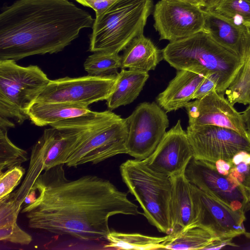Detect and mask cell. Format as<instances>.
Returning a JSON list of instances; mask_svg holds the SVG:
<instances>
[{
    "mask_svg": "<svg viewBox=\"0 0 250 250\" xmlns=\"http://www.w3.org/2000/svg\"><path fill=\"white\" fill-rule=\"evenodd\" d=\"M64 165L44 170L35 181L31 188L36 190L35 199L21 210L29 228L83 241L106 242L111 216L140 213L127 193L110 181L92 175L69 180Z\"/></svg>",
    "mask_w": 250,
    "mask_h": 250,
    "instance_id": "obj_1",
    "label": "cell"
},
{
    "mask_svg": "<svg viewBox=\"0 0 250 250\" xmlns=\"http://www.w3.org/2000/svg\"><path fill=\"white\" fill-rule=\"evenodd\" d=\"M94 21L69 0H17L0 14V60L58 53Z\"/></svg>",
    "mask_w": 250,
    "mask_h": 250,
    "instance_id": "obj_2",
    "label": "cell"
},
{
    "mask_svg": "<svg viewBox=\"0 0 250 250\" xmlns=\"http://www.w3.org/2000/svg\"><path fill=\"white\" fill-rule=\"evenodd\" d=\"M162 53L163 59L177 70L217 74L221 80L219 93L223 94L243 63L241 56L217 43L204 29L170 42Z\"/></svg>",
    "mask_w": 250,
    "mask_h": 250,
    "instance_id": "obj_3",
    "label": "cell"
},
{
    "mask_svg": "<svg viewBox=\"0 0 250 250\" xmlns=\"http://www.w3.org/2000/svg\"><path fill=\"white\" fill-rule=\"evenodd\" d=\"M120 172L123 181L140 205L148 222L161 232L172 233L171 177L153 169L143 160L135 159L123 163Z\"/></svg>",
    "mask_w": 250,
    "mask_h": 250,
    "instance_id": "obj_4",
    "label": "cell"
},
{
    "mask_svg": "<svg viewBox=\"0 0 250 250\" xmlns=\"http://www.w3.org/2000/svg\"><path fill=\"white\" fill-rule=\"evenodd\" d=\"M152 0H117L96 16L89 35L88 50L118 54L143 34Z\"/></svg>",
    "mask_w": 250,
    "mask_h": 250,
    "instance_id": "obj_5",
    "label": "cell"
},
{
    "mask_svg": "<svg viewBox=\"0 0 250 250\" xmlns=\"http://www.w3.org/2000/svg\"><path fill=\"white\" fill-rule=\"evenodd\" d=\"M128 132L126 119L110 110L102 111L93 122L83 125L63 160L68 167L90 163L97 164L126 153Z\"/></svg>",
    "mask_w": 250,
    "mask_h": 250,
    "instance_id": "obj_6",
    "label": "cell"
},
{
    "mask_svg": "<svg viewBox=\"0 0 250 250\" xmlns=\"http://www.w3.org/2000/svg\"><path fill=\"white\" fill-rule=\"evenodd\" d=\"M50 80L37 65L21 66L12 60H0V117L23 123Z\"/></svg>",
    "mask_w": 250,
    "mask_h": 250,
    "instance_id": "obj_7",
    "label": "cell"
},
{
    "mask_svg": "<svg viewBox=\"0 0 250 250\" xmlns=\"http://www.w3.org/2000/svg\"><path fill=\"white\" fill-rule=\"evenodd\" d=\"M79 132L77 128L58 129L52 127L44 130L32 147L28 168L22 183L12 193L20 208L21 209L25 197L39 175L44 170L63 164V158Z\"/></svg>",
    "mask_w": 250,
    "mask_h": 250,
    "instance_id": "obj_8",
    "label": "cell"
},
{
    "mask_svg": "<svg viewBox=\"0 0 250 250\" xmlns=\"http://www.w3.org/2000/svg\"><path fill=\"white\" fill-rule=\"evenodd\" d=\"M191 189L194 218L188 228H201L229 245L233 238L245 234V212L231 208L192 184Z\"/></svg>",
    "mask_w": 250,
    "mask_h": 250,
    "instance_id": "obj_9",
    "label": "cell"
},
{
    "mask_svg": "<svg viewBox=\"0 0 250 250\" xmlns=\"http://www.w3.org/2000/svg\"><path fill=\"white\" fill-rule=\"evenodd\" d=\"M126 120L128 127L126 154L135 159L145 160L153 152L166 133L167 116L156 103L144 102Z\"/></svg>",
    "mask_w": 250,
    "mask_h": 250,
    "instance_id": "obj_10",
    "label": "cell"
},
{
    "mask_svg": "<svg viewBox=\"0 0 250 250\" xmlns=\"http://www.w3.org/2000/svg\"><path fill=\"white\" fill-rule=\"evenodd\" d=\"M186 132L196 159L212 164L219 160L231 163L238 153H250V134L214 125H188Z\"/></svg>",
    "mask_w": 250,
    "mask_h": 250,
    "instance_id": "obj_11",
    "label": "cell"
},
{
    "mask_svg": "<svg viewBox=\"0 0 250 250\" xmlns=\"http://www.w3.org/2000/svg\"><path fill=\"white\" fill-rule=\"evenodd\" d=\"M116 78L117 75L104 77L87 75L50 80L35 102L64 103L88 106L95 102L107 99L113 91Z\"/></svg>",
    "mask_w": 250,
    "mask_h": 250,
    "instance_id": "obj_12",
    "label": "cell"
},
{
    "mask_svg": "<svg viewBox=\"0 0 250 250\" xmlns=\"http://www.w3.org/2000/svg\"><path fill=\"white\" fill-rule=\"evenodd\" d=\"M185 174L191 184L234 210L245 212L250 204L243 186L214 164L192 158Z\"/></svg>",
    "mask_w": 250,
    "mask_h": 250,
    "instance_id": "obj_13",
    "label": "cell"
},
{
    "mask_svg": "<svg viewBox=\"0 0 250 250\" xmlns=\"http://www.w3.org/2000/svg\"><path fill=\"white\" fill-rule=\"evenodd\" d=\"M153 18L160 40L173 42L202 30L205 16L204 10L191 4L161 0L154 6Z\"/></svg>",
    "mask_w": 250,
    "mask_h": 250,
    "instance_id": "obj_14",
    "label": "cell"
},
{
    "mask_svg": "<svg viewBox=\"0 0 250 250\" xmlns=\"http://www.w3.org/2000/svg\"><path fill=\"white\" fill-rule=\"evenodd\" d=\"M184 107L190 126L214 125L231 129L244 135L250 134L242 114L236 110L224 94L216 90L189 102Z\"/></svg>",
    "mask_w": 250,
    "mask_h": 250,
    "instance_id": "obj_15",
    "label": "cell"
},
{
    "mask_svg": "<svg viewBox=\"0 0 250 250\" xmlns=\"http://www.w3.org/2000/svg\"><path fill=\"white\" fill-rule=\"evenodd\" d=\"M193 157L187 133L179 120L166 132L153 152L143 161L153 169L173 177L185 173Z\"/></svg>",
    "mask_w": 250,
    "mask_h": 250,
    "instance_id": "obj_16",
    "label": "cell"
},
{
    "mask_svg": "<svg viewBox=\"0 0 250 250\" xmlns=\"http://www.w3.org/2000/svg\"><path fill=\"white\" fill-rule=\"evenodd\" d=\"M208 74L188 70H178L176 76L156 98L167 112L176 111L192 100L197 88Z\"/></svg>",
    "mask_w": 250,
    "mask_h": 250,
    "instance_id": "obj_17",
    "label": "cell"
},
{
    "mask_svg": "<svg viewBox=\"0 0 250 250\" xmlns=\"http://www.w3.org/2000/svg\"><path fill=\"white\" fill-rule=\"evenodd\" d=\"M203 29L221 46L241 56L250 29L237 25L210 11L204 10Z\"/></svg>",
    "mask_w": 250,
    "mask_h": 250,
    "instance_id": "obj_18",
    "label": "cell"
},
{
    "mask_svg": "<svg viewBox=\"0 0 250 250\" xmlns=\"http://www.w3.org/2000/svg\"><path fill=\"white\" fill-rule=\"evenodd\" d=\"M171 178L172 188L170 213L173 231H175L184 229L192 224L194 208L191 184L185 174Z\"/></svg>",
    "mask_w": 250,
    "mask_h": 250,
    "instance_id": "obj_19",
    "label": "cell"
},
{
    "mask_svg": "<svg viewBox=\"0 0 250 250\" xmlns=\"http://www.w3.org/2000/svg\"><path fill=\"white\" fill-rule=\"evenodd\" d=\"M93 112L88 106L64 103H34L28 111V118L38 126L53 124Z\"/></svg>",
    "mask_w": 250,
    "mask_h": 250,
    "instance_id": "obj_20",
    "label": "cell"
},
{
    "mask_svg": "<svg viewBox=\"0 0 250 250\" xmlns=\"http://www.w3.org/2000/svg\"><path fill=\"white\" fill-rule=\"evenodd\" d=\"M163 59L162 50L144 34L135 38L125 49L122 68L148 72Z\"/></svg>",
    "mask_w": 250,
    "mask_h": 250,
    "instance_id": "obj_21",
    "label": "cell"
},
{
    "mask_svg": "<svg viewBox=\"0 0 250 250\" xmlns=\"http://www.w3.org/2000/svg\"><path fill=\"white\" fill-rule=\"evenodd\" d=\"M148 78L147 72L122 68L117 75L113 91L106 100L107 107L113 110L132 103L143 90Z\"/></svg>",
    "mask_w": 250,
    "mask_h": 250,
    "instance_id": "obj_22",
    "label": "cell"
},
{
    "mask_svg": "<svg viewBox=\"0 0 250 250\" xmlns=\"http://www.w3.org/2000/svg\"><path fill=\"white\" fill-rule=\"evenodd\" d=\"M164 249L173 250L218 249L228 243L199 227L187 228L167 235Z\"/></svg>",
    "mask_w": 250,
    "mask_h": 250,
    "instance_id": "obj_23",
    "label": "cell"
},
{
    "mask_svg": "<svg viewBox=\"0 0 250 250\" xmlns=\"http://www.w3.org/2000/svg\"><path fill=\"white\" fill-rule=\"evenodd\" d=\"M242 64L225 91L227 98L232 104H250V34L243 47Z\"/></svg>",
    "mask_w": 250,
    "mask_h": 250,
    "instance_id": "obj_24",
    "label": "cell"
},
{
    "mask_svg": "<svg viewBox=\"0 0 250 250\" xmlns=\"http://www.w3.org/2000/svg\"><path fill=\"white\" fill-rule=\"evenodd\" d=\"M167 236L155 237L138 233H124L110 230L104 248L116 250H148L164 249Z\"/></svg>",
    "mask_w": 250,
    "mask_h": 250,
    "instance_id": "obj_25",
    "label": "cell"
},
{
    "mask_svg": "<svg viewBox=\"0 0 250 250\" xmlns=\"http://www.w3.org/2000/svg\"><path fill=\"white\" fill-rule=\"evenodd\" d=\"M83 67L87 75L98 77L117 75L122 68V57L108 52H95L85 60Z\"/></svg>",
    "mask_w": 250,
    "mask_h": 250,
    "instance_id": "obj_26",
    "label": "cell"
},
{
    "mask_svg": "<svg viewBox=\"0 0 250 250\" xmlns=\"http://www.w3.org/2000/svg\"><path fill=\"white\" fill-rule=\"evenodd\" d=\"M250 29V0H220L206 10Z\"/></svg>",
    "mask_w": 250,
    "mask_h": 250,
    "instance_id": "obj_27",
    "label": "cell"
},
{
    "mask_svg": "<svg viewBox=\"0 0 250 250\" xmlns=\"http://www.w3.org/2000/svg\"><path fill=\"white\" fill-rule=\"evenodd\" d=\"M27 152L9 139L7 128L0 126V172L5 171L27 160Z\"/></svg>",
    "mask_w": 250,
    "mask_h": 250,
    "instance_id": "obj_28",
    "label": "cell"
},
{
    "mask_svg": "<svg viewBox=\"0 0 250 250\" xmlns=\"http://www.w3.org/2000/svg\"><path fill=\"white\" fill-rule=\"evenodd\" d=\"M25 172L21 166L0 172V200L9 195L19 185Z\"/></svg>",
    "mask_w": 250,
    "mask_h": 250,
    "instance_id": "obj_29",
    "label": "cell"
},
{
    "mask_svg": "<svg viewBox=\"0 0 250 250\" xmlns=\"http://www.w3.org/2000/svg\"><path fill=\"white\" fill-rule=\"evenodd\" d=\"M0 240L21 245H27L32 241V236L22 229L17 222L0 226Z\"/></svg>",
    "mask_w": 250,
    "mask_h": 250,
    "instance_id": "obj_30",
    "label": "cell"
},
{
    "mask_svg": "<svg viewBox=\"0 0 250 250\" xmlns=\"http://www.w3.org/2000/svg\"><path fill=\"white\" fill-rule=\"evenodd\" d=\"M21 210L12 193L0 200V226L16 222Z\"/></svg>",
    "mask_w": 250,
    "mask_h": 250,
    "instance_id": "obj_31",
    "label": "cell"
},
{
    "mask_svg": "<svg viewBox=\"0 0 250 250\" xmlns=\"http://www.w3.org/2000/svg\"><path fill=\"white\" fill-rule=\"evenodd\" d=\"M220 85L221 80L219 76L215 73L208 74L197 88L192 100L201 98L213 90H216L219 93Z\"/></svg>",
    "mask_w": 250,
    "mask_h": 250,
    "instance_id": "obj_32",
    "label": "cell"
},
{
    "mask_svg": "<svg viewBox=\"0 0 250 250\" xmlns=\"http://www.w3.org/2000/svg\"><path fill=\"white\" fill-rule=\"evenodd\" d=\"M80 4L92 8L98 16L112 5L117 0H75Z\"/></svg>",
    "mask_w": 250,
    "mask_h": 250,
    "instance_id": "obj_33",
    "label": "cell"
},
{
    "mask_svg": "<svg viewBox=\"0 0 250 250\" xmlns=\"http://www.w3.org/2000/svg\"><path fill=\"white\" fill-rule=\"evenodd\" d=\"M187 2L204 10H208L216 5L220 0H171Z\"/></svg>",
    "mask_w": 250,
    "mask_h": 250,
    "instance_id": "obj_34",
    "label": "cell"
},
{
    "mask_svg": "<svg viewBox=\"0 0 250 250\" xmlns=\"http://www.w3.org/2000/svg\"><path fill=\"white\" fill-rule=\"evenodd\" d=\"M217 170L221 174L228 175L232 167V164L224 160H219L214 164Z\"/></svg>",
    "mask_w": 250,
    "mask_h": 250,
    "instance_id": "obj_35",
    "label": "cell"
},
{
    "mask_svg": "<svg viewBox=\"0 0 250 250\" xmlns=\"http://www.w3.org/2000/svg\"><path fill=\"white\" fill-rule=\"evenodd\" d=\"M242 115L246 127L250 131V104L243 112Z\"/></svg>",
    "mask_w": 250,
    "mask_h": 250,
    "instance_id": "obj_36",
    "label": "cell"
},
{
    "mask_svg": "<svg viewBox=\"0 0 250 250\" xmlns=\"http://www.w3.org/2000/svg\"><path fill=\"white\" fill-rule=\"evenodd\" d=\"M0 126L8 128L9 127H14L15 125L9 119L0 117Z\"/></svg>",
    "mask_w": 250,
    "mask_h": 250,
    "instance_id": "obj_37",
    "label": "cell"
}]
</instances>
